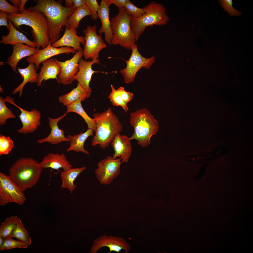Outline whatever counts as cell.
Listing matches in <instances>:
<instances>
[{
    "label": "cell",
    "mask_w": 253,
    "mask_h": 253,
    "mask_svg": "<svg viewBox=\"0 0 253 253\" xmlns=\"http://www.w3.org/2000/svg\"><path fill=\"white\" fill-rule=\"evenodd\" d=\"M63 1L62 0H38L35 6L27 9L29 11H40L45 15L49 26V37L52 44L59 39L62 26L70 27L69 17L77 8L74 6L70 8L64 7L62 5Z\"/></svg>",
    "instance_id": "1"
},
{
    "label": "cell",
    "mask_w": 253,
    "mask_h": 253,
    "mask_svg": "<svg viewBox=\"0 0 253 253\" xmlns=\"http://www.w3.org/2000/svg\"><path fill=\"white\" fill-rule=\"evenodd\" d=\"M8 19L15 28L20 29L23 25H28L32 29L33 42L37 48L43 49L48 45L50 40L48 36L49 26L47 19L44 14L38 11L28 10L25 8L20 13L8 14Z\"/></svg>",
    "instance_id": "2"
},
{
    "label": "cell",
    "mask_w": 253,
    "mask_h": 253,
    "mask_svg": "<svg viewBox=\"0 0 253 253\" xmlns=\"http://www.w3.org/2000/svg\"><path fill=\"white\" fill-rule=\"evenodd\" d=\"M93 119L97 128L91 145L95 146L98 145L100 148L104 149L109 146L116 134L122 131L123 126L110 107L101 113L94 114Z\"/></svg>",
    "instance_id": "3"
},
{
    "label": "cell",
    "mask_w": 253,
    "mask_h": 253,
    "mask_svg": "<svg viewBox=\"0 0 253 253\" xmlns=\"http://www.w3.org/2000/svg\"><path fill=\"white\" fill-rule=\"evenodd\" d=\"M130 123L133 127L134 132L129 138L135 139L143 147L148 146L151 139L158 131L159 123L147 108L138 110L130 114Z\"/></svg>",
    "instance_id": "4"
},
{
    "label": "cell",
    "mask_w": 253,
    "mask_h": 253,
    "mask_svg": "<svg viewBox=\"0 0 253 253\" xmlns=\"http://www.w3.org/2000/svg\"><path fill=\"white\" fill-rule=\"evenodd\" d=\"M43 169L36 160L30 157L21 158L9 169V175L24 191L37 184Z\"/></svg>",
    "instance_id": "5"
},
{
    "label": "cell",
    "mask_w": 253,
    "mask_h": 253,
    "mask_svg": "<svg viewBox=\"0 0 253 253\" xmlns=\"http://www.w3.org/2000/svg\"><path fill=\"white\" fill-rule=\"evenodd\" d=\"M131 17L124 7L119 9L117 14L112 18L110 25L113 37L111 45H119L129 50H132L136 45L130 26Z\"/></svg>",
    "instance_id": "6"
},
{
    "label": "cell",
    "mask_w": 253,
    "mask_h": 253,
    "mask_svg": "<svg viewBox=\"0 0 253 253\" xmlns=\"http://www.w3.org/2000/svg\"><path fill=\"white\" fill-rule=\"evenodd\" d=\"M145 12L141 17H131L130 26L137 41L148 26H161L166 24L169 20L163 6L153 1L143 8Z\"/></svg>",
    "instance_id": "7"
},
{
    "label": "cell",
    "mask_w": 253,
    "mask_h": 253,
    "mask_svg": "<svg viewBox=\"0 0 253 253\" xmlns=\"http://www.w3.org/2000/svg\"><path fill=\"white\" fill-rule=\"evenodd\" d=\"M24 190L10 176L0 172V205L15 202L22 205L26 200Z\"/></svg>",
    "instance_id": "8"
},
{
    "label": "cell",
    "mask_w": 253,
    "mask_h": 253,
    "mask_svg": "<svg viewBox=\"0 0 253 253\" xmlns=\"http://www.w3.org/2000/svg\"><path fill=\"white\" fill-rule=\"evenodd\" d=\"M132 50L130 58L128 60H125L126 67L119 71L123 77L124 82L126 84L134 82L137 73L141 68L149 69L155 62L154 56L149 58L143 56L138 51L136 44Z\"/></svg>",
    "instance_id": "9"
},
{
    "label": "cell",
    "mask_w": 253,
    "mask_h": 253,
    "mask_svg": "<svg viewBox=\"0 0 253 253\" xmlns=\"http://www.w3.org/2000/svg\"><path fill=\"white\" fill-rule=\"evenodd\" d=\"M97 26H88L83 31L85 35V44L83 50V56L85 60L98 59L99 52L106 47L101 34L97 33Z\"/></svg>",
    "instance_id": "10"
},
{
    "label": "cell",
    "mask_w": 253,
    "mask_h": 253,
    "mask_svg": "<svg viewBox=\"0 0 253 253\" xmlns=\"http://www.w3.org/2000/svg\"><path fill=\"white\" fill-rule=\"evenodd\" d=\"M122 162L120 158L114 159L111 156H108L98 163L95 173L101 184L111 183L119 175Z\"/></svg>",
    "instance_id": "11"
},
{
    "label": "cell",
    "mask_w": 253,
    "mask_h": 253,
    "mask_svg": "<svg viewBox=\"0 0 253 253\" xmlns=\"http://www.w3.org/2000/svg\"><path fill=\"white\" fill-rule=\"evenodd\" d=\"M6 102L10 103L19 108L21 113L18 116L22 124V127L17 130L19 133L26 134L34 132L40 125L41 116L40 112L35 108H33L30 111L25 110L21 108L14 102V99L7 96L5 98Z\"/></svg>",
    "instance_id": "12"
},
{
    "label": "cell",
    "mask_w": 253,
    "mask_h": 253,
    "mask_svg": "<svg viewBox=\"0 0 253 253\" xmlns=\"http://www.w3.org/2000/svg\"><path fill=\"white\" fill-rule=\"evenodd\" d=\"M83 56V51H77L71 59L64 62L59 61L56 58L54 59L61 69V72L57 77L59 83L69 85L75 80L73 77L79 71L78 63Z\"/></svg>",
    "instance_id": "13"
},
{
    "label": "cell",
    "mask_w": 253,
    "mask_h": 253,
    "mask_svg": "<svg viewBox=\"0 0 253 253\" xmlns=\"http://www.w3.org/2000/svg\"><path fill=\"white\" fill-rule=\"evenodd\" d=\"M104 246L109 248V253L113 251L119 253L122 249L125 250L124 253H127L131 249L130 245L124 239L119 237L117 238L115 236L104 234L101 235L94 240L90 253H96Z\"/></svg>",
    "instance_id": "14"
},
{
    "label": "cell",
    "mask_w": 253,
    "mask_h": 253,
    "mask_svg": "<svg viewBox=\"0 0 253 253\" xmlns=\"http://www.w3.org/2000/svg\"><path fill=\"white\" fill-rule=\"evenodd\" d=\"M52 43L50 41L47 47L42 49L39 50L34 55L27 57L26 61L29 63H34L36 69L37 70L41 63L53 56L64 53L69 54L71 53L74 54L77 51L74 49L68 47H62L59 48H55L52 46Z\"/></svg>",
    "instance_id": "15"
},
{
    "label": "cell",
    "mask_w": 253,
    "mask_h": 253,
    "mask_svg": "<svg viewBox=\"0 0 253 253\" xmlns=\"http://www.w3.org/2000/svg\"><path fill=\"white\" fill-rule=\"evenodd\" d=\"M100 60L98 59L88 61L85 60L82 58L78 63L79 71L74 77L75 80H76L81 86L88 91L91 92L92 89L89 86L92 75L94 73H99V71H94L92 67L94 63L100 64Z\"/></svg>",
    "instance_id": "16"
},
{
    "label": "cell",
    "mask_w": 253,
    "mask_h": 253,
    "mask_svg": "<svg viewBox=\"0 0 253 253\" xmlns=\"http://www.w3.org/2000/svg\"><path fill=\"white\" fill-rule=\"evenodd\" d=\"M130 141L126 135L120 133L116 134L111 143L114 151L112 156L113 159L120 158L122 162H128L132 153Z\"/></svg>",
    "instance_id": "17"
},
{
    "label": "cell",
    "mask_w": 253,
    "mask_h": 253,
    "mask_svg": "<svg viewBox=\"0 0 253 253\" xmlns=\"http://www.w3.org/2000/svg\"><path fill=\"white\" fill-rule=\"evenodd\" d=\"M76 29L69 27H65V30L62 37L52 44V47L58 48L59 47H72L77 51H83L80 43L83 45L85 44L84 37L83 36H78Z\"/></svg>",
    "instance_id": "18"
},
{
    "label": "cell",
    "mask_w": 253,
    "mask_h": 253,
    "mask_svg": "<svg viewBox=\"0 0 253 253\" xmlns=\"http://www.w3.org/2000/svg\"><path fill=\"white\" fill-rule=\"evenodd\" d=\"M67 113H66L62 116L56 118L48 117L49 126L51 130L50 133L46 138L38 140V143L47 142L52 145H56L63 141H69L64 135V130L60 129L57 125L58 122L66 115Z\"/></svg>",
    "instance_id": "19"
},
{
    "label": "cell",
    "mask_w": 253,
    "mask_h": 253,
    "mask_svg": "<svg viewBox=\"0 0 253 253\" xmlns=\"http://www.w3.org/2000/svg\"><path fill=\"white\" fill-rule=\"evenodd\" d=\"M13 52L8 58L6 63L10 66L15 72L17 70L18 63L22 59L34 55L39 50L21 43L13 45Z\"/></svg>",
    "instance_id": "20"
},
{
    "label": "cell",
    "mask_w": 253,
    "mask_h": 253,
    "mask_svg": "<svg viewBox=\"0 0 253 253\" xmlns=\"http://www.w3.org/2000/svg\"><path fill=\"white\" fill-rule=\"evenodd\" d=\"M109 7L104 0H101L97 11L98 17L102 23L101 26L98 32L100 34L104 33L105 41L108 44L111 45L113 34L109 19L110 8Z\"/></svg>",
    "instance_id": "21"
},
{
    "label": "cell",
    "mask_w": 253,
    "mask_h": 253,
    "mask_svg": "<svg viewBox=\"0 0 253 253\" xmlns=\"http://www.w3.org/2000/svg\"><path fill=\"white\" fill-rule=\"evenodd\" d=\"M42 66L40 68L37 85L41 86L42 81L49 79H56L58 82L57 76L61 72L60 67L59 63L53 58L49 59L42 62Z\"/></svg>",
    "instance_id": "22"
},
{
    "label": "cell",
    "mask_w": 253,
    "mask_h": 253,
    "mask_svg": "<svg viewBox=\"0 0 253 253\" xmlns=\"http://www.w3.org/2000/svg\"><path fill=\"white\" fill-rule=\"evenodd\" d=\"M40 164L43 169L51 168L58 170L63 168L64 171H67L72 168V166L67 160L63 154L49 153L45 156Z\"/></svg>",
    "instance_id": "23"
},
{
    "label": "cell",
    "mask_w": 253,
    "mask_h": 253,
    "mask_svg": "<svg viewBox=\"0 0 253 253\" xmlns=\"http://www.w3.org/2000/svg\"><path fill=\"white\" fill-rule=\"evenodd\" d=\"M8 23L9 26V33L6 36L2 35L0 43L12 45L18 43H24L32 48L37 47L35 43L29 40L25 35L18 30L10 20H8Z\"/></svg>",
    "instance_id": "24"
},
{
    "label": "cell",
    "mask_w": 253,
    "mask_h": 253,
    "mask_svg": "<svg viewBox=\"0 0 253 253\" xmlns=\"http://www.w3.org/2000/svg\"><path fill=\"white\" fill-rule=\"evenodd\" d=\"M17 68L23 80L18 86L14 89L12 94H15L19 92V96L21 97L23 89L25 85L28 82L32 83H37L39 74L36 73L37 70L36 69L35 64L33 63H29L27 67L25 68Z\"/></svg>",
    "instance_id": "25"
},
{
    "label": "cell",
    "mask_w": 253,
    "mask_h": 253,
    "mask_svg": "<svg viewBox=\"0 0 253 253\" xmlns=\"http://www.w3.org/2000/svg\"><path fill=\"white\" fill-rule=\"evenodd\" d=\"M91 93L84 88L78 83L77 87L68 93L59 96V102L66 106L76 101H83L86 98L89 97Z\"/></svg>",
    "instance_id": "26"
},
{
    "label": "cell",
    "mask_w": 253,
    "mask_h": 253,
    "mask_svg": "<svg viewBox=\"0 0 253 253\" xmlns=\"http://www.w3.org/2000/svg\"><path fill=\"white\" fill-rule=\"evenodd\" d=\"M93 130L88 128L84 133L82 132L73 136L68 135L67 138L70 142V146L67 149V151H73L76 152H81L86 155H89V152L84 148V143L88 137L93 136Z\"/></svg>",
    "instance_id": "27"
},
{
    "label": "cell",
    "mask_w": 253,
    "mask_h": 253,
    "mask_svg": "<svg viewBox=\"0 0 253 253\" xmlns=\"http://www.w3.org/2000/svg\"><path fill=\"white\" fill-rule=\"evenodd\" d=\"M86 169V167L83 166L79 168H71L67 171L63 170L61 171L60 176L62 182L61 187L67 189L71 193H72L77 187V185H75L74 183V181Z\"/></svg>",
    "instance_id": "28"
},
{
    "label": "cell",
    "mask_w": 253,
    "mask_h": 253,
    "mask_svg": "<svg viewBox=\"0 0 253 253\" xmlns=\"http://www.w3.org/2000/svg\"><path fill=\"white\" fill-rule=\"evenodd\" d=\"M81 101L79 100L66 106V113L74 112L80 115L87 124L88 128L91 129L95 132L97 125L94 119L90 117L85 111L81 104Z\"/></svg>",
    "instance_id": "29"
},
{
    "label": "cell",
    "mask_w": 253,
    "mask_h": 253,
    "mask_svg": "<svg viewBox=\"0 0 253 253\" xmlns=\"http://www.w3.org/2000/svg\"><path fill=\"white\" fill-rule=\"evenodd\" d=\"M91 15V12L86 4L77 8L69 17L68 24L70 27L76 29L82 19L87 15Z\"/></svg>",
    "instance_id": "30"
},
{
    "label": "cell",
    "mask_w": 253,
    "mask_h": 253,
    "mask_svg": "<svg viewBox=\"0 0 253 253\" xmlns=\"http://www.w3.org/2000/svg\"><path fill=\"white\" fill-rule=\"evenodd\" d=\"M9 237H14L28 244H31V238L21 220L17 218L16 226Z\"/></svg>",
    "instance_id": "31"
},
{
    "label": "cell",
    "mask_w": 253,
    "mask_h": 253,
    "mask_svg": "<svg viewBox=\"0 0 253 253\" xmlns=\"http://www.w3.org/2000/svg\"><path fill=\"white\" fill-rule=\"evenodd\" d=\"M17 216L7 218L0 226V237L4 239L9 237L16 225Z\"/></svg>",
    "instance_id": "32"
},
{
    "label": "cell",
    "mask_w": 253,
    "mask_h": 253,
    "mask_svg": "<svg viewBox=\"0 0 253 253\" xmlns=\"http://www.w3.org/2000/svg\"><path fill=\"white\" fill-rule=\"evenodd\" d=\"M5 99L0 97V125L6 123V120L9 118L14 119L16 117L12 112L6 105Z\"/></svg>",
    "instance_id": "33"
},
{
    "label": "cell",
    "mask_w": 253,
    "mask_h": 253,
    "mask_svg": "<svg viewBox=\"0 0 253 253\" xmlns=\"http://www.w3.org/2000/svg\"><path fill=\"white\" fill-rule=\"evenodd\" d=\"M29 245L28 243L18 240L13 239L11 237L4 239L2 246L0 247V251L11 249L16 248H26Z\"/></svg>",
    "instance_id": "34"
},
{
    "label": "cell",
    "mask_w": 253,
    "mask_h": 253,
    "mask_svg": "<svg viewBox=\"0 0 253 253\" xmlns=\"http://www.w3.org/2000/svg\"><path fill=\"white\" fill-rule=\"evenodd\" d=\"M111 87L112 92L109 95L108 97L112 104L114 106H121L125 112H127L129 109L127 104L124 102L112 85H111Z\"/></svg>",
    "instance_id": "35"
},
{
    "label": "cell",
    "mask_w": 253,
    "mask_h": 253,
    "mask_svg": "<svg viewBox=\"0 0 253 253\" xmlns=\"http://www.w3.org/2000/svg\"><path fill=\"white\" fill-rule=\"evenodd\" d=\"M15 145L13 141L9 136L0 135V155H7Z\"/></svg>",
    "instance_id": "36"
},
{
    "label": "cell",
    "mask_w": 253,
    "mask_h": 253,
    "mask_svg": "<svg viewBox=\"0 0 253 253\" xmlns=\"http://www.w3.org/2000/svg\"><path fill=\"white\" fill-rule=\"evenodd\" d=\"M125 8L127 12L133 18H139L145 13L143 8L137 7L129 0H128L125 5Z\"/></svg>",
    "instance_id": "37"
},
{
    "label": "cell",
    "mask_w": 253,
    "mask_h": 253,
    "mask_svg": "<svg viewBox=\"0 0 253 253\" xmlns=\"http://www.w3.org/2000/svg\"><path fill=\"white\" fill-rule=\"evenodd\" d=\"M218 2L222 8L231 16H238L241 15V11L233 7L232 0H219Z\"/></svg>",
    "instance_id": "38"
},
{
    "label": "cell",
    "mask_w": 253,
    "mask_h": 253,
    "mask_svg": "<svg viewBox=\"0 0 253 253\" xmlns=\"http://www.w3.org/2000/svg\"><path fill=\"white\" fill-rule=\"evenodd\" d=\"M86 4L88 6L91 13V18L94 20L99 18L97 11L99 5L96 0H86Z\"/></svg>",
    "instance_id": "39"
},
{
    "label": "cell",
    "mask_w": 253,
    "mask_h": 253,
    "mask_svg": "<svg viewBox=\"0 0 253 253\" xmlns=\"http://www.w3.org/2000/svg\"><path fill=\"white\" fill-rule=\"evenodd\" d=\"M0 10L8 14L19 13V9L9 3L5 0H0Z\"/></svg>",
    "instance_id": "40"
},
{
    "label": "cell",
    "mask_w": 253,
    "mask_h": 253,
    "mask_svg": "<svg viewBox=\"0 0 253 253\" xmlns=\"http://www.w3.org/2000/svg\"><path fill=\"white\" fill-rule=\"evenodd\" d=\"M116 90L117 92L125 103L127 104L133 99V93L126 91L124 87H119Z\"/></svg>",
    "instance_id": "41"
},
{
    "label": "cell",
    "mask_w": 253,
    "mask_h": 253,
    "mask_svg": "<svg viewBox=\"0 0 253 253\" xmlns=\"http://www.w3.org/2000/svg\"><path fill=\"white\" fill-rule=\"evenodd\" d=\"M109 7L112 4L117 7L119 9L125 7L128 0H104Z\"/></svg>",
    "instance_id": "42"
},
{
    "label": "cell",
    "mask_w": 253,
    "mask_h": 253,
    "mask_svg": "<svg viewBox=\"0 0 253 253\" xmlns=\"http://www.w3.org/2000/svg\"><path fill=\"white\" fill-rule=\"evenodd\" d=\"M8 13L4 11L0 12V26H4L7 27L8 31L9 26L8 23Z\"/></svg>",
    "instance_id": "43"
},
{
    "label": "cell",
    "mask_w": 253,
    "mask_h": 253,
    "mask_svg": "<svg viewBox=\"0 0 253 253\" xmlns=\"http://www.w3.org/2000/svg\"><path fill=\"white\" fill-rule=\"evenodd\" d=\"M72 1L74 6L77 8L86 3V0H72Z\"/></svg>",
    "instance_id": "44"
},
{
    "label": "cell",
    "mask_w": 253,
    "mask_h": 253,
    "mask_svg": "<svg viewBox=\"0 0 253 253\" xmlns=\"http://www.w3.org/2000/svg\"><path fill=\"white\" fill-rule=\"evenodd\" d=\"M13 4L14 6L19 8L20 5L21 0H10Z\"/></svg>",
    "instance_id": "45"
},
{
    "label": "cell",
    "mask_w": 253,
    "mask_h": 253,
    "mask_svg": "<svg viewBox=\"0 0 253 253\" xmlns=\"http://www.w3.org/2000/svg\"><path fill=\"white\" fill-rule=\"evenodd\" d=\"M65 7H66L70 8L74 6L72 0H65Z\"/></svg>",
    "instance_id": "46"
},
{
    "label": "cell",
    "mask_w": 253,
    "mask_h": 253,
    "mask_svg": "<svg viewBox=\"0 0 253 253\" xmlns=\"http://www.w3.org/2000/svg\"><path fill=\"white\" fill-rule=\"evenodd\" d=\"M28 1L27 0H21V2L19 8V12L20 13L23 11L24 8V6L26 2Z\"/></svg>",
    "instance_id": "47"
},
{
    "label": "cell",
    "mask_w": 253,
    "mask_h": 253,
    "mask_svg": "<svg viewBox=\"0 0 253 253\" xmlns=\"http://www.w3.org/2000/svg\"><path fill=\"white\" fill-rule=\"evenodd\" d=\"M4 239L0 237V247L2 246L4 243Z\"/></svg>",
    "instance_id": "48"
},
{
    "label": "cell",
    "mask_w": 253,
    "mask_h": 253,
    "mask_svg": "<svg viewBox=\"0 0 253 253\" xmlns=\"http://www.w3.org/2000/svg\"><path fill=\"white\" fill-rule=\"evenodd\" d=\"M0 91L1 93L3 92V89L1 85L0 86Z\"/></svg>",
    "instance_id": "49"
},
{
    "label": "cell",
    "mask_w": 253,
    "mask_h": 253,
    "mask_svg": "<svg viewBox=\"0 0 253 253\" xmlns=\"http://www.w3.org/2000/svg\"><path fill=\"white\" fill-rule=\"evenodd\" d=\"M4 63L2 62H0V65H4Z\"/></svg>",
    "instance_id": "50"
}]
</instances>
